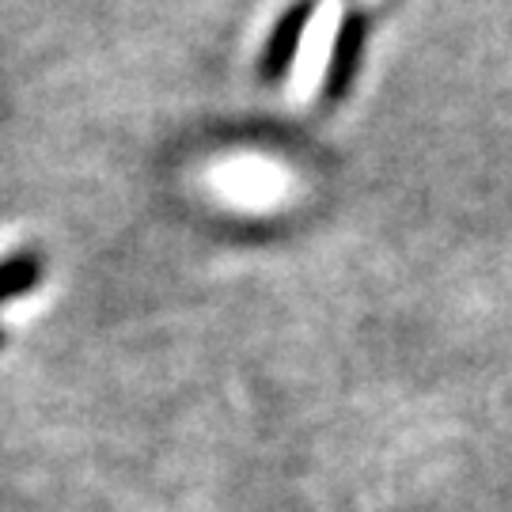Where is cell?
<instances>
[{"label": "cell", "mask_w": 512, "mask_h": 512, "mask_svg": "<svg viewBox=\"0 0 512 512\" xmlns=\"http://www.w3.org/2000/svg\"><path fill=\"white\" fill-rule=\"evenodd\" d=\"M281 183H285L281 171L270 164H262V160H236V164H228L220 171V186H224L232 198H239V202H247V205L277 198Z\"/></svg>", "instance_id": "6da1fadb"}]
</instances>
